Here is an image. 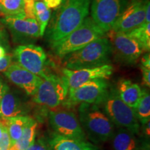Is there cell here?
I'll use <instances>...</instances> for the list:
<instances>
[{
    "label": "cell",
    "instance_id": "6da1fadb",
    "mask_svg": "<svg viewBox=\"0 0 150 150\" xmlns=\"http://www.w3.org/2000/svg\"><path fill=\"white\" fill-rule=\"evenodd\" d=\"M91 0H63L45 31L50 45L76 29L87 18Z\"/></svg>",
    "mask_w": 150,
    "mask_h": 150
},
{
    "label": "cell",
    "instance_id": "7a4b0ae2",
    "mask_svg": "<svg viewBox=\"0 0 150 150\" xmlns=\"http://www.w3.org/2000/svg\"><path fill=\"white\" fill-rule=\"evenodd\" d=\"M112 48L108 38H100L63 58L65 68L79 70L110 64Z\"/></svg>",
    "mask_w": 150,
    "mask_h": 150
},
{
    "label": "cell",
    "instance_id": "3957f363",
    "mask_svg": "<svg viewBox=\"0 0 150 150\" xmlns=\"http://www.w3.org/2000/svg\"><path fill=\"white\" fill-rule=\"evenodd\" d=\"M78 112L81 126L92 141L99 143L112 138L115 126L99 105L81 103Z\"/></svg>",
    "mask_w": 150,
    "mask_h": 150
},
{
    "label": "cell",
    "instance_id": "277c9868",
    "mask_svg": "<svg viewBox=\"0 0 150 150\" xmlns=\"http://www.w3.org/2000/svg\"><path fill=\"white\" fill-rule=\"evenodd\" d=\"M105 33L91 17H87L76 29L51 44L52 50L56 56L63 59L64 56L84 47L90 42L104 37Z\"/></svg>",
    "mask_w": 150,
    "mask_h": 150
},
{
    "label": "cell",
    "instance_id": "5b68a950",
    "mask_svg": "<svg viewBox=\"0 0 150 150\" xmlns=\"http://www.w3.org/2000/svg\"><path fill=\"white\" fill-rule=\"evenodd\" d=\"M106 116L114 126L126 129L135 134L140 130V124L134 108L125 104L120 97L116 88L109 89L107 97L102 104Z\"/></svg>",
    "mask_w": 150,
    "mask_h": 150
},
{
    "label": "cell",
    "instance_id": "8992f818",
    "mask_svg": "<svg viewBox=\"0 0 150 150\" xmlns=\"http://www.w3.org/2000/svg\"><path fill=\"white\" fill-rule=\"evenodd\" d=\"M68 86L63 76L48 74L33 96V102L47 108H54L64 103L68 94Z\"/></svg>",
    "mask_w": 150,
    "mask_h": 150
},
{
    "label": "cell",
    "instance_id": "52a82bcc",
    "mask_svg": "<svg viewBox=\"0 0 150 150\" xmlns=\"http://www.w3.org/2000/svg\"><path fill=\"white\" fill-rule=\"evenodd\" d=\"M109 93L106 79H96L82 84L76 88L69 89L66 104L73 106L81 103L102 104Z\"/></svg>",
    "mask_w": 150,
    "mask_h": 150
},
{
    "label": "cell",
    "instance_id": "ba28073f",
    "mask_svg": "<svg viewBox=\"0 0 150 150\" xmlns=\"http://www.w3.org/2000/svg\"><path fill=\"white\" fill-rule=\"evenodd\" d=\"M107 36L111 45L112 54H115L118 61L124 64H134L146 52L143 47L127 33L110 30L107 32Z\"/></svg>",
    "mask_w": 150,
    "mask_h": 150
},
{
    "label": "cell",
    "instance_id": "9c48e42d",
    "mask_svg": "<svg viewBox=\"0 0 150 150\" xmlns=\"http://www.w3.org/2000/svg\"><path fill=\"white\" fill-rule=\"evenodd\" d=\"M1 22L8 29L13 42L19 45L33 44L40 37V27L35 19L4 17Z\"/></svg>",
    "mask_w": 150,
    "mask_h": 150
},
{
    "label": "cell",
    "instance_id": "30bf717a",
    "mask_svg": "<svg viewBox=\"0 0 150 150\" xmlns=\"http://www.w3.org/2000/svg\"><path fill=\"white\" fill-rule=\"evenodd\" d=\"M91 18L107 33L126 7L125 0H91Z\"/></svg>",
    "mask_w": 150,
    "mask_h": 150
},
{
    "label": "cell",
    "instance_id": "8fae6325",
    "mask_svg": "<svg viewBox=\"0 0 150 150\" xmlns=\"http://www.w3.org/2000/svg\"><path fill=\"white\" fill-rule=\"evenodd\" d=\"M13 56L18 64L40 78L48 74L45 67L47 54L41 47L33 44L20 45L15 48Z\"/></svg>",
    "mask_w": 150,
    "mask_h": 150
},
{
    "label": "cell",
    "instance_id": "7c38bea8",
    "mask_svg": "<svg viewBox=\"0 0 150 150\" xmlns=\"http://www.w3.org/2000/svg\"><path fill=\"white\" fill-rule=\"evenodd\" d=\"M49 122L55 134L71 139L86 140V134L74 112L67 110L50 111Z\"/></svg>",
    "mask_w": 150,
    "mask_h": 150
},
{
    "label": "cell",
    "instance_id": "4fadbf2b",
    "mask_svg": "<svg viewBox=\"0 0 150 150\" xmlns=\"http://www.w3.org/2000/svg\"><path fill=\"white\" fill-rule=\"evenodd\" d=\"M148 0H132L126 6L111 30L129 33L145 23V11Z\"/></svg>",
    "mask_w": 150,
    "mask_h": 150
},
{
    "label": "cell",
    "instance_id": "5bb4252c",
    "mask_svg": "<svg viewBox=\"0 0 150 150\" xmlns=\"http://www.w3.org/2000/svg\"><path fill=\"white\" fill-rule=\"evenodd\" d=\"M112 72L113 67L110 64L93 68H84L74 70H69L64 67L62 69V76L66 81L68 88L73 89L89 81L96 79H108L112 75Z\"/></svg>",
    "mask_w": 150,
    "mask_h": 150
},
{
    "label": "cell",
    "instance_id": "9a60e30c",
    "mask_svg": "<svg viewBox=\"0 0 150 150\" xmlns=\"http://www.w3.org/2000/svg\"><path fill=\"white\" fill-rule=\"evenodd\" d=\"M4 75L15 85L23 90L29 96H33L42 79L29 72L17 63H11L5 71Z\"/></svg>",
    "mask_w": 150,
    "mask_h": 150
},
{
    "label": "cell",
    "instance_id": "2e32d148",
    "mask_svg": "<svg viewBox=\"0 0 150 150\" xmlns=\"http://www.w3.org/2000/svg\"><path fill=\"white\" fill-rule=\"evenodd\" d=\"M27 110L25 103L20 98L18 94L11 91L8 87L0 100V118L6 120L26 115Z\"/></svg>",
    "mask_w": 150,
    "mask_h": 150
},
{
    "label": "cell",
    "instance_id": "e0dca14e",
    "mask_svg": "<svg viewBox=\"0 0 150 150\" xmlns=\"http://www.w3.org/2000/svg\"><path fill=\"white\" fill-rule=\"evenodd\" d=\"M47 140L52 150H99L97 145L91 142L65 138L55 133Z\"/></svg>",
    "mask_w": 150,
    "mask_h": 150
},
{
    "label": "cell",
    "instance_id": "ac0fdd59",
    "mask_svg": "<svg viewBox=\"0 0 150 150\" xmlns=\"http://www.w3.org/2000/svg\"><path fill=\"white\" fill-rule=\"evenodd\" d=\"M116 89L125 104L132 108H136L142 95V89L139 85L130 80L122 79L118 82Z\"/></svg>",
    "mask_w": 150,
    "mask_h": 150
},
{
    "label": "cell",
    "instance_id": "d6986e66",
    "mask_svg": "<svg viewBox=\"0 0 150 150\" xmlns=\"http://www.w3.org/2000/svg\"><path fill=\"white\" fill-rule=\"evenodd\" d=\"M114 150H140L142 143L137 139L136 134L126 129H118L112 137Z\"/></svg>",
    "mask_w": 150,
    "mask_h": 150
},
{
    "label": "cell",
    "instance_id": "ffe728a7",
    "mask_svg": "<svg viewBox=\"0 0 150 150\" xmlns=\"http://www.w3.org/2000/svg\"><path fill=\"white\" fill-rule=\"evenodd\" d=\"M37 127L36 120L31 117L24 128L21 137L11 145L9 150H27L35 141Z\"/></svg>",
    "mask_w": 150,
    "mask_h": 150
},
{
    "label": "cell",
    "instance_id": "44dd1931",
    "mask_svg": "<svg viewBox=\"0 0 150 150\" xmlns=\"http://www.w3.org/2000/svg\"><path fill=\"white\" fill-rule=\"evenodd\" d=\"M30 119L31 117L27 115H22L6 120H2L3 123L6 127L10 136L11 145L15 143L21 137L22 132Z\"/></svg>",
    "mask_w": 150,
    "mask_h": 150
},
{
    "label": "cell",
    "instance_id": "7402d4cb",
    "mask_svg": "<svg viewBox=\"0 0 150 150\" xmlns=\"http://www.w3.org/2000/svg\"><path fill=\"white\" fill-rule=\"evenodd\" d=\"M0 14L4 17L26 18L24 0H0Z\"/></svg>",
    "mask_w": 150,
    "mask_h": 150
},
{
    "label": "cell",
    "instance_id": "603a6c76",
    "mask_svg": "<svg viewBox=\"0 0 150 150\" xmlns=\"http://www.w3.org/2000/svg\"><path fill=\"white\" fill-rule=\"evenodd\" d=\"M35 16L40 27V35L42 37L51 19V9L49 8L43 1H35Z\"/></svg>",
    "mask_w": 150,
    "mask_h": 150
},
{
    "label": "cell",
    "instance_id": "cb8c5ba5",
    "mask_svg": "<svg viewBox=\"0 0 150 150\" xmlns=\"http://www.w3.org/2000/svg\"><path fill=\"white\" fill-rule=\"evenodd\" d=\"M135 113L138 121L142 125H145L150 119V95L146 91H142V95L139 102L136 108H134Z\"/></svg>",
    "mask_w": 150,
    "mask_h": 150
},
{
    "label": "cell",
    "instance_id": "d4e9b609",
    "mask_svg": "<svg viewBox=\"0 0 150 150\" xmlns=\"http://www.w3.org/2000/svg\"><path fill=\"white\" fill-rule=\"evenodd\" d=\"M131 37L138 41L145 49V52H149L150 49V25L145 23L140 27L127 33Z\"/></svg>",
    "mask_w": 150,
    "mask_h": 150
},
{
    "label": "cell",
    "instance_id": "484cf974",
    "mask_svg": "<svg viewBox=\"0 0 150 150\" xmlns=\"http://www.w3.org/2000/svg\"><path fill=\"white\" fill-rule=\"evenodd\" d=\"M141 71L142 74V81L148 88L150 86V56L149 54H145L141 59Z\"/></svg>",
    "mask_w": 150,
    "mask_h": 150
},
{
    "label": "cell",
    "instance_id": "4316f807",
    "mask_svg": "<svg viewBox=\"0 0 150 150\" xmlns=\"http://www.w3.org/2000/svg\"><path fill=\"white\" fill-rule=\"evenodd\" d=\"M27 150H52L47 140L44 138H40L35 140L33 143Z\"/></svg>",
    "mask_w": 150,
    "mask_h": 150
},
{
    "label": "cell",
    "instance_id": "83f0119b",
    "mask_svg": "<svg viewBox=\"0 0 150 150\" xmlns=\"http://www.w3.org/2000/svg\"><path fill=\"white\" fill-rule=\"evenodd\" d=\"M34 4L35 0H24V11L26 18L35 19Z\"/></svg>",
    "mask_w": 150,
    "mask_h": 150
},
{
    "label": "cell",
    "instance_id": "f1b7e54d",
    "mask_svg": "<svg viewBox=\"0 0 150 150\" xmlns=\"http://www.w3.org/2000/svg\"><path fill=\"white\" fill-rule=\"evenodd\" d=\"M11 145V142L10 136H9L6 127H5L2 136L0 138V150H8Z\"/></svg>",
    "mask_w": 150,
    "mask_h": 150
},
{
    "label": "cell",
    "instance_id": "f546056e",
    "mask_svg": "<svg viewBox=\"0 0 150 150\" xmlns=\"http://www.w3.org/2000/svg\"><path fill=\"white\" fill-rule=\"evenodd\" d=\"M0 45L5 47L8 48V50L10 49L8 33L3 27L0 28Z\"/></svg>",
    "mask_w": 150,
    "mask_h": 150
},
{
    "label": "cell",
    "instance_id": "4dcf8cb0",
    "mask_svg": "<svg viewBox=\"0 0 150 150\" xmlns=\"http://www.w3.org/2000/svg\"><path fill=\"white\" fill-rule=\"evenodd\" d=\"M12 63V56L7 54L0 59V72H5Z\"/></svg>",
    "mask_w": 150,
    "mask_h": 150
},
{
    "label": "cell",
    "instance_id": "1f68e13d",
    "mask_svg": "<svg viewBox=\"0 0 150 150\" xmlns=\"http://www.w3.org/2000/svg\"><path fill=\"white\" fill-rule=\"evenodd\" d=\"M63 0H43L45 5L50 9H56L61 5Z\"/></svg>",
    "mask_w": 150,
    "mask_h": 150
},
{
    "label": "cell",
    "instance_id": "d6a6232c",
    "mask_svg": "<svg viewBox=\"0 0 150 150\" xmlns=\"http://www.w3.org/2000/svg\"><path fill=\"white\" fill-rule=\"evenodd\" d=\"M8 87L9 86L5 83L4 81L3 80V79L0 76V100H1V97H3L4 94L6 91L8 89Z\"/></svg>",
    "mask_w": 150,
    "mask_h": 150
},
{
    "label": "cell",
    "instance_id": "836d02e7",
    "mask_svg": "<svg viewBox=\"0 0 150 150\" xmlns=\"http://www.w3.org/2000/svg\"><path fill=\"white\" fill-rule=\"evenodd\" d=\"M150 21V3L148 0L145 11V23H149Z\"/></svg>",
    "mask_w": 150,
    "mask_h": 150
},
{
    "label": "cell",
    "instance_id": "e575fe53",
    "mask_svg": "<svg viewBox=\"0 0 150 150\" xmlns=\"http://www.w3.org/2000/svg\"><path fill=\"white\" fill-rule=\"evenodd\" d=\"M8 49L2 45H0V59L4 57L5 56L7 55V53L8 52Z\"/></svg>",
    "mask_w": 150,
    "mask_h": 150
},
{
    "label": "cell",
    "instance_id": "d590c367",
    "mask_svg": "<svg viewBox=\"0 0 150 150\" xmlns=\"http://www.w3.org/2000/svg\"><path fill=\"white\" fill-rule=\"evenodd\" d=\"M5 127H5L4 124L3 123L2 120H0V138L2 136L4 131V129H5Z\"/></svg>",
    "mask_w": 150,
    "mask_h": 150
},
{
    "label": "cell",
    "instance_id": "8d00e7d4",
    "mask_svg": "<svg viewBox=\"0 0 150 150\" xmlns=\"http://www.w3.org/2000/svg\"><path fill=\"white\" fill-rule=\"evenodd\" d=\"M140 150H149V142L147 143V142L146 141L145 142H143L142 145V148Z\"/></svg>",
    "mask_w": 150,
    "mask_h": 150
},
{
    "label": "cell",
    "instance_id": "74e56055",
    "mask_svg": "<svg viewBox=\"0 0 150 150\" xmlns=\"http://www.w3.org/2000/svg\"><path fill=\"white\" fill-rule=\"evenodd\" d=\"M2 27V24H1V20H0V28Z\"/></svg>",
    "mask_w": 150,
    "mask_h": 150
},
{
    "label": "cell",
    "instance_id": "f35d334b",
    "mask_svg": "<svg viewBox=\"0 0 150 150\" xmlns=\"http://www.w3.org/2000/svg\"><path fill=\"white\" fill-rule=\"evenodd\" d=\"M35 1H43V0H35Z\"/></svg>",
    "mask_w": 150,
    "mask_h": 150
},
{
    "label": "cell",
    "instance_id": "ab89813d",
    "mask_svg": "<svg viewBox=\"0 0 150 150\" xmlns=\"http://www.w3.org/2000/svg\"><path fill=\"white\" fill-rule=\"evenodd\" d=\"M8 150H9V149H8Z\"/></svg>",
    "mask_w": 150,
    "mask_h": 150
}]
</instances>
